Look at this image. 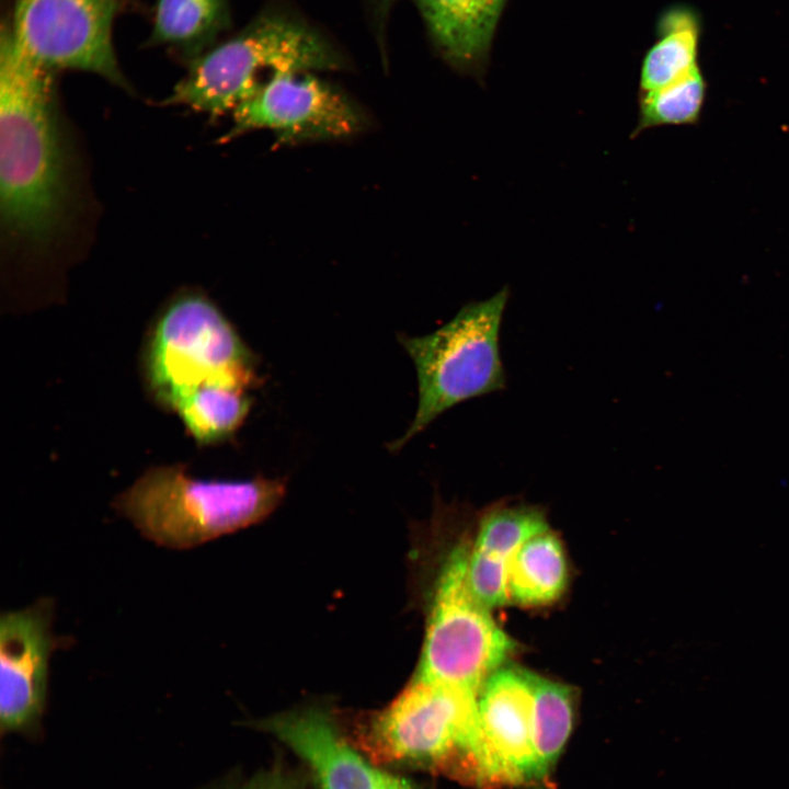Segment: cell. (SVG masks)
Wrapping results in <instances>:
<instances>
[{
    "mask_svg": "<svg viewBox=\"0 0 789 789\" xmlns=\"http://www.w3.org/2000/svg\"><path fill=\"white\" fill-rule=\"evenodd\" d=\"M469 550L467 544L458 545L442 568L415 677L479 694L516 643L472 595Z\"/></svg>",
    "mask_w": 789,
    "mask_h": 789,
    "instance_id": "7",
    "label": "cell"
},
{
    "mask_svg": "<svg viewBox=\"0 0 789 789\" xmlns=\"http://www.w3.org/2000/svg\"><path fill=\"white\" fill-rule=\"evenodd\" d=\"M569 580L563 545L550 529L521 546L507 572L508 601L524 607L546 606L558 601Z\"/></svg>",
    "mask_w": 789,
    "mask_h": 789,
    "instance_id": "17",
    "label": "cell"
},
{
    "mask_svg": "<svg viewBox=\"0 0 789 789\" xmlns=\"http://www.w3.org/2000/svg\"><path fill=\"white\" fill-rule=\"evenodd\" d=\"M236 789H302L289 774L273 769L255 775Z\"/></svg>",
    "mask_w": 789,
    "mask_h": 789,
    "instance_id": "21",
    "label": "cell"
},
{
    "mask_svg": "<svg viewBox=\"0 0 789 789\" xmlns=\"http://www.w3.org/2000/svg\"><path fill=\"white\" fill-rule=\"evenodd\" d=\"M129 0H16L12 33L47 69L82 70L130 90L118 67L112 30Z\"/></svg>",
    "mask_w": 789,
    "mask_h": 789,
    "instance_id": "8",
    "label": "cell"
},
{
    "mask_svg": "<svg viewBox=\"0 0 789 789\" xmlns=\"http://www.w3.org/2000/svg\"><path fill=\"white\" fill-rule=\"evenodd\" d=\"M574 710V695L568 685L534 673V744L545 784L569 740Z\"/></svg>",
    "mask_w": 789,
    "mask_h": 789,
    "instance_id": "19",
    "label": "cell"
},
{
    "mask_svg": "<svg viewBox=\"0 0 789 789\" xmlns=\"http://www.w3.org/2000/svg\"><path fill=\"white\" fill-rule=\"evenodd\" d=\"M353 741L379 766L418 768L485 789L477 693L414 676L359 724Z\"/></svg>",
    "mask_w": 789,
    "mask_h": 789,
    "instance_id": "2",
    "label": "cell"
},
{
    "mask_svg": "<svg viewBox=\"0 0 789 789\" xmlns=\"http://www.w3.org/2000/svg\"><path fill=\"white\" fill-rule=\"evenodd\" d=\"M256 727L282 741L307 765L317 789H418L368 759L323 709L279 713Z\"/></svg>",
    "mask_w": 789,
    "mask_h": 789,
    "instance_id": "12",
    "label": "cell"
},
{
    "mask_svg": "<svg viewBox=\"0 0 789 789\" xmlns=\"http://www.w3.org/2000/svg\"><path fill=\"white\" fill-rule=\"evenodd\" d=\"M227 21V0H155L147 44L163 46L190 65L214 46Z\"/></svg>",
    "mask_w": 789,
    "mask_h": 789,
    "instance_id": "16",
    "label": "cell"
},
{
    "mask_svg": "<svg viewBox=\"0 0 789 789\" xmlns=\"http://www.w3.org/2000/svg\"><path fill=\"white\" fill-rule=\"evenodd\" d=\"M224 137L256 129L272 130L283 142L328 140L353 136L366 124L346 96L309 72H278L232 112Z\"/></svg>",
    "mask_w": 789,
    "mask_h": 789,
    "instance_id": "9",
    "label": "cell"
},
{
    "mask_svg": "<svg viewBox=\"0 0 789 789\" xmlns=\"http://www.w3.org/2000/svg\"><path fill=\"white\" fill-rule=\"evenodd\" d=\"M52 70L15 39L10 23L0 42V211L9 237L49 242L68 196L67 155Z\"/></svg>",
    "mask_w": 789,
    "mask_h": 789,
    "instance_id": "1",
    "label": "cell"
},
{
    "mask_svg": "<svg viewBox=\"0 0 789 789\" xmlns=\"http://www.w3.org/2000/svg\"><path fill=\"white\" fill-rule=\"evenodd\" d=\"M485 789L542 787L534 744V673L504 664L478 694Z\"/></svg>",
    "mask_w": 789,
    "mask_h": 789,
    "instance_id": "10",
    "label": "cell"
},
{
    "mask_svg": "<svg viewBox=\"0 0 789 789\" xmlns=\"http://www.w3.org/2000/svg\"><path fill=\"white\" fill-rule=\"evenodd\" d=\"M253 353L218 307L185 293L162 309L142 352L148 392L162 408L204 386L245 389L258 379Z\"/></svg>",
    "mask_w": 789,
    "mask_h": 789,
    "instance_id": "4",
    "label": "cell"
},
{
    "mask_svg": "<svg viewBox=\"0 0 789 789\" xmlns=\"http://www.w3.org/2000/svg\"><path fill=\"white\" fill-rule=\"evenodd\" d=\"M251 408L245 389L209 385L180 399L172 412L185 430L202 445H214L229 438L243 423Z\"/></svg>",
    "mask_w": 789,
    "mask_h": 789,
    "instance_id": "18",
    "label": "cell"
},
{
    "mask_svg": "<svg viewBox=\"0 0 789 789\" xmlns=\"http://www.w3.org/2000/svg\"><path fill=\"white\" fill-rule=\"evenodd\" d=\"M505 0H418L447 57L469 66L487 53Z\"/></svg>",
    "mask_w": 789,
    "mask_h": 789,
    "instance_id": "13",
    "label": "cell"
},
{
    "mask_svg": "<svg viewBox=\"0 0 789 789\" xmlns=\"http://www.w3.org/2000/svg\"><path fill=\"white\" fill-rule=\"evenodd\" d=\"M338 67L333 53L312 33L282 19H261L188 65L164 100L215 118L251 98L261 73L308 72Z\"/></svg>",
    "mask_w": 789,
    "mask_h": 789,
    "instance_id": "6",
    "label": "cell"
},
{
    "mask_svg": "<svg viewBox=\"0 0 789 789\" xmlns=\"http://www.w3.org/2000/svg\"><path fill=\"white\" fill-rule=\"evenodd\" d=\"M548 529L544 512L535 506L499 504L491 507L482 516L469 550V573L490 581L506 580L510 561L521 546Z\"/></svg>",
    "mask_w": 789,
    "mask_h": 789,
    "instance_id": "14",
    "label": "cell"
},
{
    "mask_svg": "<svg viewBox=\"0 0 789 789\" xmlns=\"http://www.w3.org/2000/svg\"><path fill=\"white\" fill-rule=\"evenodd\" d=\"M54 605L42 598L0 617V722L2 731L37 727L46 702L48 662L60 642L52 631Z\"/></svg>",
    "mask_w": 789,
    "mask_h": 789,
    "instance_id": "11",
    "label": "cell"
},
{
    "mask_svg": "<svg viewBox=\"0 0 789 789\" xmlns=\"http://www.w3.org/2000/svg\"><path fill=\"white\" fill-rule=\"evenodd\" d=\"M658 26V39L642 61L641 92L667 87L700 69V14L691 7L674 5L663 13Z\"/></svg>",
    "mask_w": 789,
    "mask_h": 789,
    "instance_id": "15",
    "label": "cell"
},
{
    "mask_svg": "<svg viewBox=\"0 0 789 789\" xmlns=\"http://www.w3.org/2000/svg\"><path fill=\"white\" fill-rule=\"evenodd\" d=\"M707 83L701 68L667 87L641 92L633 135L664 125L696 124L705 104Z\"/></svg>",
    "mask_w": 789,
    "mask_h": 789,
    "instance_id": "20",
    "label": "cell"
},
{
    "mask_svg": "<svg viewBox=\"0 0 789 789\" xmlns=\"http://www.w3.org/2000/svg\"><path fill=\"white\" fill-rule=\"evenodd\" d=\"M285 489L282 479L204 480L183 465H160L122 492L114 507L153 542L187 549L262 521Z\"/></svg>",
    "mask_w": 789,
    "mask_h": 789,
    "instance_id": "3",
    "label": "cell"
},
{
    "mask_svg": "<svg viewBox=\"0 0 789 789\" xmlns=\"http://www.w3.org/2000/svg\"><path fill=\"white\" fill-rule=\"evenodd\" d=\"M508 289L464 306L436 331L422 336L401 334L418 375L419 401L407 432L390 444L396 451L451 407L506 387L500 331Z\"/></svg>",
    "mask_w": 789,
    "mask_h": 789,
    "instance_id": "5",
    "label": "cell"
}]
</instances>
